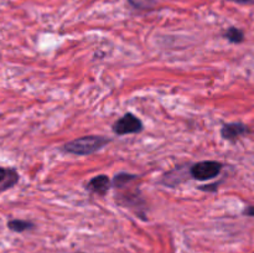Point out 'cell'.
<instances>
[{"label": "cell", "mask_w": 254, "mask_h": 253, "mask_svg": "<svg viewBox=\"0 0 254 253\" xmlns=\"http://www.w3.org/2000/svg\"><path fill=\"white\" fill-rule=\"evenodd\" d=\"M19 173L14 168L0 166V192L14 188L19 183Z\"/></svg>", "instance_id": "5"}, {"label": "cell", "mask_w": 254, "mask_h": 253, "mask_svg": "<svg viewBox=\"0 0 254 253\" xmlns=\"http://www.w3.org/2000/svg\"><path fill=\"white\" fill-rule=\"evenodd\" d=\"M34 227V223L26 220H17V218H15V220H10L9 222H7V228H9L10 231H12V232L16 233H21L25 232V231L32 230Z\"/></svg>", "instance_id": "7"}, {"label": "cell", "mask_w": 254, "mask_h": 253, "mask_svg": "<svg viewBox=\"0 0 254 253\" xmlns=\"http://www.w3.org/2000/svg\"><path fill=\"white\" fill-rule=\"evenodd\" d=\"M129 4L138 10H151L155 7V0H128Z\"/></svg>", "instance_id": "10"}, {"label": "cell", "mask_w": 254, "mask_h": 253, "mask_svg": "<svg viewBox=\"0 0 254 253\" xmlns=\"http://www.w3.org/2000/svg\"><path fill=\"white\" fill-rule=\"evenodd\" d=\"M250 128H248L246 124L243 123H228L225 124L221 129V135H222L223 139L226 140H236V139L241 138L242 135H246V134L250 133Z\"/></svg>", "instance_id": "4"}, {"label": "cell", "mask_w": 254, "mask_h": 253, "mask_svg": "<svg viewBox=\"0 0 254 253\" xmlns=\"http://www.w3.org/2000/svg\"><path fill=\"white\" fill-rule=\"evenodd\" d=\"M227 1L237 2V4H254V0H227Z\"/></svg>", "instance_id": "12"}, {"label": "cell", "mask_w": 254, "mask_h": 253, "mask_svg": "<svg viewBox=\"0 0 254 253\" xmlns=\"http://www.w3.org/2000/svg\"><path fill=\"white\" fill-rule=\"evenodd\" d=\"M223 165L218 161L215 160H205L196 163L191 166L190 169V175L193 179L200 181L210 180V179L216 178L221 174L222 171Z\"/></svg>", "instance_id": "2"}, {"label": "cell", "mask_w": 254, "mask_h": 253, "mask_svg": "<svg viewBox=\"0 0 254 253\" xmlns=\"http://www.w3.org/2000/svg\"><path fill=\"white\" fill-rule=\"evenodd\" d=\"M223 36H225L228 41L232 42V44H241V42L245 41V32L235 26L230 27V29L223 34Z\"/></svg>", "instance_id": "9"}, {"label": "cell", "mask_w": 254, "mask_h": 253, "mask_svg": "<svg viewBox=\"0 0 254 253\" xmlns=\"http://www.w3.org/2000/svg\"><path fill=\"white\" fill-rule=\"evenodd\" d=\"M109 139L99 135H87L74 139L64 145V151L73 155H91L109 143Z\"/></svg>", "instance_id": "1"}, {"label": "cell", "mask_w": 254, "mask_h": 253, "mask_svg": "<svg viewBox=\"0 0 254 253\" xmlns=\"http://www.w3.org/2000/svg\"><path fill=\"white\" fill-rule=\"evenodd\" d=\"M76 253H82V252H76Z\"/></svg>", "instance_id": "13"}, {"label": "cell", "mask_w": 254, "mask_h": 253, "mask_svg": "<svg viewBox=\"0 0 254 253\" xmlns=\"http://www.w3.org/2000/svg\"><path fill=\"white\" fill-rule=\"evenodd\" d=\"M109 189H111V180L107 175L94 176L87 184V190L98 195H106Z\"/></svg>", "instance_id": "6"}, {"label": "cell", "mask_w": 254, "mask_h": 253, "mask_svg": "<svg viewBox=\"0 0 254 253\" xmlns=\"http://www.w3.org/2000/svg\"><path fill=\"white\" fill-rule=\"evenodd\" d=\"M243 215L250 216V217H254V206H248L243 210Z\"/></svg>", "instance_id": "11"}, {"label": "cell", "mask_w": 254, "mask_h": 253, "mask_svg": "<svg viewBox=\"0 0 254 253\" xmlns=\"http://www.w3.org/2000/svg\"><path fill=\"white\" fill-rule=\"evenodd\" d=\"M143 130V123L133 113H126L113 124V131L117 135L136 134Z\"/></svg>", "instance_id": "3"}, {"label": "cell", "mask_w": 254, "mask_h": 253, "mask_svg": "<svg viewBox=\"0 0 254 253\" xmlns=\"http://www.w3.org/2000/svg\"><path fill=\"white\" fill-rule=\"evenodd\" d=\"M138 179V175H134V174H128V173H121V174H117L114 176L113 184L114 188L117 189H122V188H126L127 185H129L130 183H133L134 180Z\"/></svg>", "instance_id": "8"}]
</instances>
